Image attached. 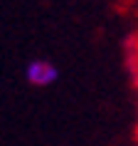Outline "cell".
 I'll return each instance as SVG.
<instances>
[{"instance_id":"obj_2","label":"cell","mask_w":138,"mask_h":146,"mask_svg":"<svg viewBox=\"0 0 138 146\" xmlns=\"http://www.w3.org/2000/svg\"><path fill=\"white\" fill-rule=\"evenodd\" d=\"M133 62H136V82H138V47H136V60Z\"/></svg>"},{"instance_id":"obj_1","label":"cell","mask_w":138,"mask_h":146,"mask_svg":"<svg viewBox=\"0 0 138 146\" xmlns=\"http://www.w3.org/2000/svg\"><path fill=\"white\" fill-rule=\"evenodd\" d=\"M57 77H59V69L49 60H30L25 67V79L30 87H49L57 82Z\"/></svg>"}]
</instances>
